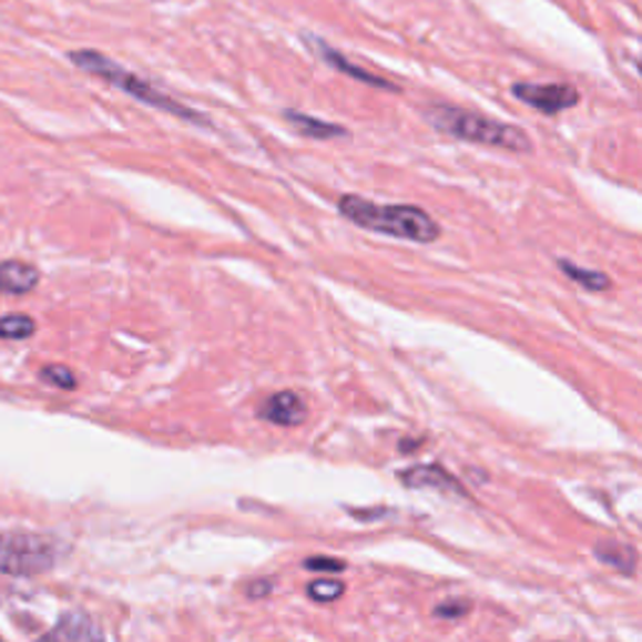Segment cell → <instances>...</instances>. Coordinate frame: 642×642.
<instances>
[{
	"mask_svg": "<svg viewBox=\"0 0 642 642\" xmlns=\"http://www.w3.org/2000/svg\"><path fill=\"white\" fill-rule=\"evenodd\" d=\"M339 211L351 224L374 234L405 238L415 244H432L439 238V224L417 206H379L374 201L347 194L339 198Z\"/></svg>",
	"mask_w": 642,
	"mask_h": 642,
	"instance_id": "cell-1",
	"label": "cell"
},
{
	"mask_svg": "<svg viewBox=\"0 0 642 642\" xmlns=\"http://www.w3.org/2000/svg\"><path fill=\"white\" fill-rule=\"evenodd\" d=\"M427 121L445 136L485 143V146H497L514 153L532 151V141L522 129L497 119H487L482 113L457 109V105H432L427 111Z\"/></svg>",
	"mask_w": 642,
	"mask_h": 642,
	"instance_id": "cell-2",
	"label": "cell"
},
{
	"mask_svg": "<svg viewBox=\"0 0 642 642\" xmlns=\"http://www.w3.org/2000/svg\"><path fill=\"white\" fill-rule=\"evenodd\" d=\"M71 61L75 69H81L91 75H99L101 81H109L111 85H116L123 93L133 95V99L153 105V109L171 113V116H176L181 121H188V123H201V126H208V119L201 116L198 111L188 109V105L179 103L171 99V95L161 93L159 89H153V85L141 79V75H133L126 69H121L119 63H113L109 55H103L99 51H73L71 53Z\"/></svg>",
	"mask_w": 642,
	"mask_h": 642,
	"instance_id": "cell-3",
	"label": "cell"
},
{
	"mask_svg": "<svg viewBox=\"0 0 642 642\" xmlns=\"http://www.w3.org/2000/svg\"><path fill=\"white\" fill-rule=\"evenodd\" d=\"M61 542L45 534L0 532V572L3 574H43L55 568Z\"/></svg>",
	"mask_w": 642,
	"mask_h": 642,
	"instance_id": "cell-4",
	"label": "cell"
},
{
	"mask_svg": "<svg viewBox=\"0 0 642 642\" xmlns=\"http://www.w3.org/2000/svg\"><path fill=\"white\" fill-rule=\"evenodd\" d=\"M512 93L514 99L542 113H560L580 103L578 89L564 83H517L512 85Z\"/></svg>",
	"mask_w": 642,
	"mask_h": 642,
	"instance_id": "cell-5",
	"label": "cell"
},
{
	"mask_svg": "<svg viewBox=\"0 0 642 642\" xmlns=\"http://www.w3.org/2000/svg\"><path fill=\"white\" fill-rule=\"evenodd\" d=\"M38 642H105L101 628L83 612H65Z\"/></svg>",
	"mask_w": 642,
	"mask_h": 642,
	"instance_id": "cell-6",
	"label": "cell"
},
{
	"mask_svg": "<svg viewBox=\"0 0 642 642\" xmlns=\"http://www.w3.org/2000/svg\"><path fill=\"white\" fill-rule=\"evenodd\" d=\"M258 417L279 427H296L306 419V405L296 391L284 389L276 391V395H272L258 407Z\"/></svg>",
	"mask_w": 642,
	"mask_h": 642,
	"instance_id": "cell-7",
	"label": "cell"
},
{
	"mask_svg": "<svg viewBox=\"0 0 642 642\" xmlns=\"http://www.w3.org/2000/svg\"><path fill=\"white\" fill-rule=\"evenodd\" d=\"M306 38V45L314 48L316 53L322 55L324 61H327L329 65H334V69L342 71V73H347L351 75V79H357L361 83H367V85H374V89H385V91H397V85L395 83H389L385 79H379V75H374L369 71H364L361 65H354L351 61L344 59L342 53L334 51V48H329L327 43H322V38H316V35H304Z\"/></svg>",
	"mask_w": 642,
	"mask_h": 642,
	"instance_id": "cell-8",
	"label": "cell"
},
{
	"mask_svg": "<svg viewBox=\"0 0 642 642\" xmlns=\"http://www.w3.org/2000/svg\"><path fill=\"white\" fill-rule=\"evenodd\" d=\"M38 282H41V272L33 264L18 258L0 264V294H28L35 289Z\"/></svg>",
	"mask_w": 642,
	"mask_h": 642,
	"instance_id": "cell-9",
	"label": "cell"
},
{
	"mask_svg": "<svg viewBox=\"0 0 642 642\" xmlns=\"http://www.w3.org/2000/svg\"><path fill=\"white\" fill-rule=\"evenodd\" d=\"M401 482L407 487H435V490H445V492H455V495H462V485L457 482L455 477H449L442 467H429V465H421V467H411L401 472Z\"/></svg>",
	"mask_w": 642,
	"mask_h": 642,
	"instance_id": "cell-10",
	"label": "cell"
},
{
	"mask_svg": "<svg viewBox=\"0 0 642 642\" xmlns=\"http://www.w3.org/2000/svg\"><path fill=\"white\" fill-rule=\"evenodd\" d=\"M286 121L292 123V126L302 133L306 139H334V136H347V129L337 126V123H329V121H322V119H314V116H306V113L299 111H286L284 113Z\"/></svg>",
	"mask_w": 642,
	"mask_h": 642,
	"instance_id": "cell-11",
	"label": "cell"
},
{
	"mask_svg": "<svg viewBox=\"0 0 642 642\" xmlns=\"http://www.w3.org/2000/svg\"><path fill=\"white\" fill-rule=\"evenodd\" d=\"M598 560L600 562H605L610 564V568H615L620 570L622 574H630L632 570H635V550L628 548V544H620V542H602L598 544Z\"/></svg>",
	"mask_w": 642,
	"mask_h": 642,
	"instance_id": "cell-12",
	"label": "cell"
},
{
	"mask_svg": "<svg viewBox=\"0 0 642 642\" xmlns=\"http://www.w3.org/2000/svg\"><path fill=\"white\" fill-rule=\"evenodd\" d=\"M560 269L570 276L572 282H578L582 289L588 292H605L610 286V279L602 272H590V269H580L570 262H560Z\"/></svg>",
	"mask_w": 642,
	"mask_h": 642,
	"instance_id": "cell-13",
	"label": "cell"
},
{
	"mask_svg": "<svg viewBox=\"0 0 642 642\" xmlns=\"http://www.w3.org/2000/svg\"><path fill=\"white\" fill-rule=\"evenodd\" d=\"M35 332V322L31 316L23 314H13V316H3L0 319V339H28L33 337Z\"/></svg>",
	"mask_w": 642,
	"mask_h": 642,
	"instance_id": "cell-14",
	"label": "cell"
},
{
	"mask_svg": "<svg viewBox=\"0 0 642 642\" xmlns=\"http://www.w3.org/2000/svg\"><path fill=\"white\" fill-rule=\"evenodd\" d=\"M306 592H309L314 602H332L342 598L344 584L339 580H314L309 588H306Z\"/></svg>",
	"mask_w": 642,
	"mask_h": 642,
	"instance_id": "cell-15",
	"label": "cell"
},
{
	"mask_svg": "<svg viewBox=\"0 0 642 642\" xmlns=\"http://www.w3.org/2000/svg\"><path fill=\"white\" fill-rule=\"evenodd\" d=\"M41 374H43V379L48 381V385H53V387H61V389L75 387V377L71 374V369L61 367V364H48Z\"/></svg>",
	"mask_w": 642,
	"mask_h": 642,
	"instance_id": "cell-16",
	"label": "cell"
},
{
	"mask_svg": "<svg viewBox=\"0 0 642 642\" xmlns=\"http://www.w3.org/2000/svg\"><path fill=\"white\" fill-rule=\"evenodd\" d=\"M304 564L312 572H342L344 570V562L332 560V558H312V560H306Z\"/></svg>",
	"mask_w": 642,
	"mask_h": 642,
	"instance_id": "cell-17",
	"label": "cell"
},
{
	"mask_svg": "<svg viewBox=\"0 0 642 642\" xmlns=\"http://www.w3.org/2000/svg\"><path fill=\"white\" fill-rule=\"evenodd\" d=\"M467 610H469L467 602H447V605L437 608V615L439 618H462V615H467Z\"/></svg>",
	"mask_w": 642,
	"mask_h": 642,
	"instance_id": "cell-18",
	"label": "cell"
},
{
	"mask_svg": "<svg viewBox=\"0 0 642 642\" xmlns=\"http://www.w3.org/2000/svg\"><path fill=\"white\" fill-rule=\"evenodd\" d=\"M640 73H642V63H640Z\"/></svg>",
	"mask_w": 642,
	"mask_h": 642,
	"instance_id": "cell-19",
	"label": "cell"
}]
</instances>
